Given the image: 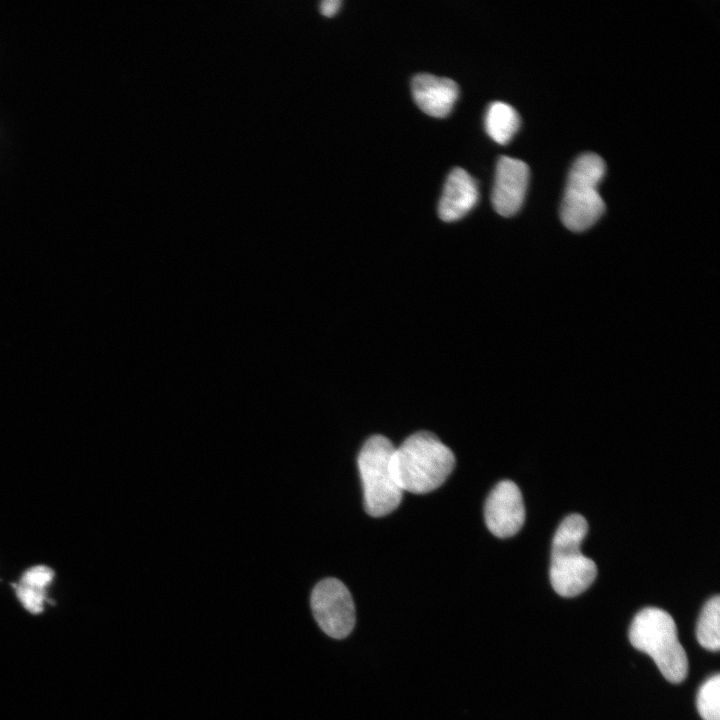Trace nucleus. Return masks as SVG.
<instances>
[{
	"mask_svg": "<svg viewBox=\"0 0 720 720\" xmlns=\"http://www.w3.org/2000/svg\"><path fill=\"white\" fill-rule=\"evenodd\" d=\"M696 636L699 644L710 651L720 648V597L710 598L699 615Z\"/></svg>",
	"mask_w": 720,
	"mask_h": 720,
	"instance_id": "obj_12",
	"label": "nucleus"
},
{
	"mask_svg": "<svg viewBox=\"0 0 720 720\" xmlns=\"http://www.w3.org/2000/svg\"><path fill=\"white\" fill-rule=\"evenodd\" d=\"M48 585L49 583L45 579L24 572L20 582L13 586L24 608L32 614H39L44 608Z\"/></svg>",
	"mask_w": 720,
	"mask_h": 720,
	"instance_id": "obj_13",
	"label": "nucleus"
},
{
	"mask_svg": "<svg viewBox=\"0 0 720 720\" xmlns=\"http://www.w3.org/2000/svg\"><path fill=\"white\" fill-rule=\"evenodd\" d=\"M529 183V167L525 162L501 156L497 162L492 190V205L505 217L514 215L522 206Z\"/></svg>",
	"mask_w": 720,
	"mask_h": 720,
	"instance_id": "obj_8",
	"label": "nucleus"
},
{
	"mask_svg": "<svg viewBox=\"0 0 720 720\" xmlns=\"http://www.w3.org/2000/svg\"><path fill=\"white\" fill-rule=\"evenodd\" d=\"M391 465L403 491L424 494L446 481L455 467V456L436 435L420 431L394 449Z\"/></svg>",
	"mask_w": 720,
	"mask_h": 720,
	"instance_id": "obj_1",
	"label": "nucleus"
},
{
	"mask_svg": "<svg viewBox=\"0 0 720 720\" xmlns=\"http://www.w3.org/2000/svg\"><path fill=\"white\" fill-rule=\"evenodd\" d=\"M696 704L703 720H720V675L718 673L700 687Z\"/></svg>",
	"mask_w": 720,
	"mask_h": 720,
	"instance_id": "obj_14",
	"label": "nucleus"
},
{
	"mask_svg": "<svg viewBox=\"0 0 720 720\" xmlns=\"http://www.w3.org/2000/svg\"><path fill=\"white\" fill-rule=\"evenodd\" d=\"M340 5H341L340 0H325V1L321 2L320 10L323 15L332 16L338 11V9L340 8Z\"/></svg>",
	"mask_w": 720,
	"mask_h": 720,
	"instance_id": "obj_15",
	"label": "nucleus"
},
{
	"mask_svg": "<svg viewBox=\"0 0 720 720\" xmlns=\"http://www.w3.org/2000/svg\"><path fill=\"white\" fill-rule=\"evenodd\" d=\"M479 191L476 181L460 167L448 175L438 205L439 217L452 222L465 216L477 203Z\"/></svg>",
	"mask_w": 720,
	"mask_h": 720,
	"instance_id": "obj_10",
	"label": "nucleus"
},
{
	"mask_svg": "<svg viewBox=\"0 0 720 720\" xmlns=\"http://www.w3.org/2000/svg\"><path fill=\"white\" fill-rule=\"evenodd\" d=\"M394 445L382 435L370 437L358 456V467L363 484L364 507L373 517H382L394 511L401 503L403 490L392 471Z\"/></svg>",
	"mask_w": 720,
	"mask_h": 720,
	"instance_id": "obj_4",
	"label": "nucleus"
},
{
	"mask_svg": "<svg viewBox=\"0 0 720 720\" xmlns=\"http://www.w3.org/2000/svg\"><path fill=\"white\" fill-rule=\"evenodd\" d=\"M520 117L509 104L501 101L491 103L485 115L488 136L498 144H507L518 131Z\"/></svg>",
	"mask_w": 720,
	"mask_h": 720,
	"instance_id": "obj_11",
	"label": "nucleus"
},
{
	"mask_svg": "<svg viewBox=\"0 0 720 720\" xmlns=\"http://www.w3.org/2000/svg\"><path fill=\"white\" fill-rule=\"evenodd\" d=\"M413 98L426 114L442 118L452 110L459 94L458 85L449 78L418 74L411 82Z\"/></svg>",
	"mask_w": 720,
	"mask_h": 720,
	"instance_id": "obj_9",
	"label": "nucleus"
},
{
	"mask_svg": "<svg viewBox=\"0 0 720 720\" xmlns=\"http://www.w3.org/2000/svg\"><path fill=\"white\" fill-rule=\"evenodd\" d=\"M582 540L555 535L552 540L550 581L562 597H574L584 592L595 580V562L581 553Z\"/></svg>",
	"mask_w": 720,
	"mask_h": 720,
	"instance_id": "obj_5",
	"label": "nucleus"
},
{
	"mask_svg": "<svg viewBox=\"0 0 720 720\" xmlns=\"http://www.w3.org/2000/svg\"><path fill=\"white\" fill-rule=\"evenodd\" d=\"M485 523L490 532L499 538L514 536L525 521V507L518 486L500 481L490 492L484 507Z\"/></svg>",
	"mask_w": 720,
	"mask_h": 720,
	"instance_id": "obj_7",
	"label": "nucleus"
},
{
	"mask_svg": "<svg viewBox=\"0 0 720 720\" xmlns=\"http://www.w3.org/2000/svg\"><path fill=\"white\" fill-rule=\"evenodd\" d=\"M629 640L648 654L671 683L682 682L688 673L686 652L677 636L674 619L666 611L647 607L639 611L630 626Z\"/></svg>",
	"mask_w": 720,
	"mask_h": 720,
	"instance_id": "obj_2",
	"label": "nucleus"
},
{
	"mask_svg": "<svg viewBox=\"0 0 720 720\" xmlns=\"http://www.w3.org/2000/svg\"><path fill=\"white\" fill-rule=\"evenodd\" d=\"M605 174L603 159L594 153L581 155L568 175L560 215L563 224L572 231L591 227L605 210L598 186Z\"/></svg>",
	"mask_w": 720,
	"mask_h": 720,
	"instance_id": "obj_3",
	"label": "nucleus"
},
{
	"mask_svg": "<svg viewBox=\"0 0 720 720\" xmlns=\"http://www.w3.org/2000/svg\"><path fill=\"white\" fill-rule=\"evenodd\" d=\"M310 603L316 622L328 636L342 639L351 633L356 621L354 602L340 580L326 578L318 582Z\"/></svg>",
	"mask_w": 720,
	"mask_h": 720,
	"instance_id": "obj_6",
	"label": "nucleus"
}]
</instances>
